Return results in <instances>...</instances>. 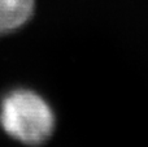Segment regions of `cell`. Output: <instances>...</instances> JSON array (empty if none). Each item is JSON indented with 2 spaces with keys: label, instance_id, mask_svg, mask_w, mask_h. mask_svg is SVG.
Instances as JSON below:
<instances>
[{
  "label": "cell",
  "instance_id": "cell-1",
  "mask_svg": "<svg viewBox=\"0 0 148 147\" xmlns=\"http://www.w3.org/2000/svg\"><path fill=\"white\" fill-rule=\"evenodd\" d=\"M0 122L13 138L30 146H39L52 135L55 116L51 107L38 94L16 90L1 102Z\"/></svg>",
  "mask_w": 148,
  "mask_h": 147
},
{
  "label": "cell",
  "instance_id": "cell-2",
  "mask_svg": "<svg viewBox=\"0 0 148 147\" xmlns=\"http://www.w3.org/2000/svg\"><path fill=\"white\" fill-rule=\"evenodd\" d=\"M33 10L34 0H0V34L25 25Z\"/></svg>",
  "mask_w": 148,
  "mask_h": 147
}]
</instances>
